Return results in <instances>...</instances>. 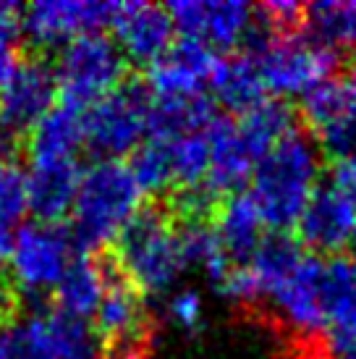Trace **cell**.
Masks as SVG:
<instances>
[{
    "mask_svg": "<svg viewBox=\"0 0 356 359\" xmlns=\"http://www.w3.org/2000/svg\"><path fill=\"white\" fill-rule=\"evenodd\" d=\"M312 134L294 129L259 160L249 181V197L270 231H296L309 200L320 189L322 155Z\"/></svg>",
    "mask_w": 356,
    "mask_h": 359,
    "instance_id": "6da1fadb",
    "label": "cell"
},
{
    "mask_svg": "<svg viewBox=\"0 0 356 359\" xmlns=\"http://www.w3.org/2000/svg\"><path fill=\"white\" fill-rule=\"evenodd\" d=\"M144 208V191L123 160H97L81 173L74 202V244L95 255L116 244Z\"/></svg>",
    "mask_w": 356,
    "mask_h": 359,
    "instance_id": "7a4b0ae2",
    "label": "cell"
},
{
    "mask_svg": "<svg viewBox=\"0 0 356 359\" xmlns=\"http://www.w3.org/2000/svg\"><path fill=\"white\" fill-rule=\"evenodd\" d=\"M247 45V53L257 60L265 92L275 100H304L320 84L333 79L341 60L336 50L320 45L309 34H275L259 19Z\"/></svg>",
    "mask_w": 356,
    "mask_h": 359,
    "instance_id": "3957f363",
    "label": "cell"
},
{
    "mask_svg": "<svg viewBox=\"0 0 356 359\" xmlns=\"http://www.w3.org/2000/svg\"><path fill=\"white\" fill-rule=\"evenodd\" d=\"M113 259L142 297L168 291L186 268L176 239V226L160 208H142L116 241Z\"/></svg>",
    "mask_w": 356,
    "mask_h": 359,
    "instance_id": "277c9868",
    "label": "cell"
},
{
    "mask_svg": "<svg viewBox=\"0 0 356 359\" xmlns=\"http://www.w3.org/2000/svg\"><path fill=\"white\" fill-rule=\"evenodd\" d=\"M126 58L118 42L97 34H84L63 45L55 66L60 100L71 108L89 110L123 84Z\"/></svg>",
    "mask_w": 356,
    "mask_h": 359,
    "instance_id": "5b68a950",
    "label": "cell"
},
{
    "mask_svg": "<svg viewBox=\"0 0 356 359\" xmlns=\"http://www.w3.org/2000/svg\"><path fill=\"white\" fill-rule=\"evenodd\" d=\"M152 92L147 81H123L108 97L84 110V137L100 160H121L134 152L149 137Z\"/></svg>",
    "mask_w": 356,
    "mask_h": 359,
    "instance_id": "8992f818",
    "label": "cell"
},
{
    "mask_svg": "<svg viewBox=\"0 0 356 359\" xmlns=\"http://www.w3.org/2000/svg\"><path fill=\"white\" fill-rule=\"evenodd\" d=\"M74 236L58 223H29L16 233L11 252V273L21 289L40 297L66 276L74 262Z\"/></svg>",
    "mask_w": 356,
    "mask_h": 359,
    "instance_id": "52a82bcc",
    "label": "cell"
},
{
    "mask_svg": "<svg viewBox=\"0 0 356 359\" xmlns=\"http://www.w3.org/2000/svg\"><path fill=\"white\" fill-rule=\"evenodd\" d=\"M165 8L181 37L205 42L215 53L249 42L257 27V8L238 0H181Z\"/></svg>",
    "mask_w": 356,
    "mask_h": 359,
    "instance_id": "ba28073f",
    "label": "cell"
},
{
    "mask_svg": "<svg viewBox=\"0 0 356 359\" xmlns=\"http://www.w3.org/2000/svg\"><path fill=\"white\" fill-rule=\"evenodd\" d=\"M95 328L108 346V359H139L142 344L149 336V315L144 297L121 273L110 255L108 291L95 312Z\"/></svg>",
    "mask_w": 356,
    "mask_h": 359,
    "instance_id": "9c48e42d",
    "label": "cell"
},
{
    "mask_svg": "<svg viewBox=\"0 0 356 359\" xmlns=\"http://www.w3.org/2000/svg\"><path fill=\"white\" fill-rule=\"evenodd\" d=\"M121 3H95V0H40L24 8L21 34H27L32 45L53 48L97 34L105 27H113Z\"/></svg>",
    "mask_w": 356,
    "mask_h": 359,
    "instance_id": "30bf717a",
    "label": "cell"
},
{
    "mask_svg": "<svg viewBox=\"0 0 356 359\" xmlns=\"http://www.w3.org/2000/svg\"><path fill=\"white\" fill-rule=\"evenodd\" d=\"M325 257L304 255L280 286L270 294V304L288 328L304 339L325 336Z\"/></svg>",
    "mask_w": 356,
    "mask_h": 359,
    "instance_id": "8fae6325",
    "label": "cell"
},
{
    "mask_svg": "<svg viewBox=\"0 0 356 359\" xmlns=\"http://www.w3.org/2000/svg\"><path fill=\"white\" fill-rule=\"evenodd\" d=\"M218 63L220 53L207 48L205 42L181 37L149 69L147 87L152 92V100H189L207 95Z\"/></svg>",
    "mask_w": 356,
    "mask_h": 359,
    "instance_id": "7c38bea8",
    "label": "cell"
},
{
    "mask_svg": "<svg viewBox=\"0 0 356 359\" xmlns=\"http://www.w3.org/2000/svg\"><path fill=\"white\" fill-rule=\"evenodd\" d=\"M55 69L40 58L24 60L13 81L0 92V121L13 131V137L32 131L55 108Z\"/></svg>",
    "mask_w": 356,
    "mask_h": 359,
    "instance_id": "4fadbf2b",
    "label": "cell"
},
{
    "mask_svg": "<svg viewBox=\"0 0 356 359\" xmlns=\"http://www.w3.org/2000/svg\"><path fill=\"white\" fill-rule=\"evenodd\" d=\"M113 32L123 58L149 69L176 45V27L168 8L152 3H121Z\"/></svg>",
    "mask_w": 356,
    "mask_h": 359,
    "instance_id": "5bb4252c",
    "label": "cell"
},
{
    "mask_svg": "<svg viewBox=\"0 0 356 359\" xmlns=\"http://www.w3.org/2000/svg\"><path fill=\"white\" fill-rule=\"evenodd\" d=\"M356 229V205L330 184H322L309 200L304 215L296 226V239L301 247L320 257H336L351 241Z\"/></svg>",
    "mask_w": 356,
    "mask_h": 359,
    "instance_id": "9a60e30c",
    "label": "cell"
},
{
    "mask_svg": "<svg viewBox=\"0 0 356 359\" xmlns=\"http://www.w3.org/2000/svg\"><path fill=\"white\" fill-rule=\"evenodd\" d=\"M325 349L341 354L356 346V262L346 255L325 257Z\"/></svg>",
    "mask_w": 356,
    "mask_h": 359,
    "instance_id": "2e32d148",
    "label": "cell"
},
{
    "mask_svg": "<svg viewBox=\"0 0 356 359\" xmlns=\"http://www.w3.org/2000/svg\"><path fill=\"white\" fill-rule=\"evenodd\" d=\"M212 226L220 239V247L233 265H247L254 257L267 229L249 191H236L220 200L212 215Z\"/></svg>",
    "mask_w": 356,
    "mask_h": 359,
    "instance_id": "e0dca14e",
    "label": "cell"
},
{
    "mask_svg": "<svg viewBox=\"0 0 356 359\" xmlns=\"http://www.w3.org/2000/svg\"><path fill=\"white\" fill-rule=\"evenodd\" d=\"M81 144H87L84 110L58 102L29 131L27 150H29L32 165H45V163H69V160H74Z\"/></svg>",
    "mask_w": 356,
    "mask_h": 359,
    "instance_id": "ac0fdd59",
    "label": "cell"
},
{
    "mask_svg": "<svg viewBox=\"0 0 356 359\" xmlns=\"http://www.w3.org/2000/svg\"><path fill=\"white\" fill-rule=\"evenodd\" d=\"M110 280V255L97 259L95 255H79L69 265L66 276L55 286V309L89 320L97 312L100 302L108 291Z\"/></svg>",
    "mask_w": 356,
    "mask_h": 359,
    "instance_id": "d6986e66",
    "label": "cell"
},
{
    "mask_svg": "<svg viewBox=\"0 0 356 359\" xmlns=\"http://www.w3.org/2000/svg\"><path fill=\"white\" fill-rule=\"evenodd\" d=\"M81 173L84 170H79L76 160L45 163L32 168L29 210L37 215V223H58L69 210H74Z\"/></svg>",
    "mask_w": 356,
    "mask_h": 359,
    "instance_id": "ffe728a7",
    "label": "cell"
},
{
    "mask_svg": "<svg viewBox=\"0 0 356 359\" xmlns=\"http://www.w3.org/2000/svg\"><path fill=\"white\" fill-rule=\"evenodd\" d=\"M210 92L215 95V100L228 108L236 116H244L247 110L257 108L259 102L267 100L265 84L259 76L257 60L249 53L241 55H220V63L212 81H210Z\"/></svg>",
    "mask_w": 356,
    "mask_h": 359,
    "instance_id": "44dd1931",
    "label": "cell"
},
{
    "mask_svg": "<svg viewBox=\"0 0 356 359\" xmlns=\"http://www.w3.org/2000/svg\"><path fill=\"white\" fill-rule=\"evenodd\" d=\"M296 116L286 100H275L267 97L265 102H259L257 108L247 110L244 116L236 118L238 137L244 142V147L249 150V155L257 160L265 158L267 152L273 150L275 144L286 140L291 131L296 129Z\"/></svg>",
    "mask_w": 356,
    "mask_h": 359,
    "instance_id": "7402d4cb",
    "label": "cell"
},
{
    "mask_svg": "<svg viewBox=\"0 0 356 359\" xmlns=\"http://www.w3.org/2000/svg\"><path fill=\"white\" fill-rule=\"evenodd\" d=\"M45 320L48 344L55 359H108V346L95 323L53 309Z\"/></svg>",
    "mask_w": 356,
    "mask_h": 359,
    "instance_id": "603a6c76",
    "label": "cell"
},
{
    "mask_svg": "<svg viewBox=\"0 0 356 359\" xmlns=\"http://www.w3.org/2000/svg\"><path fill=\"white\" fill-rule=\"evenodd\" d=\"M304 255L307 252H304L301 241L294 233H283V231H270V233H265L259 250L247 262L249 268H252V273H254V278L259 280V289L265 294V302L291 276V270L301 262Z\"/></svg>",
    "mask_w": 356,
    "mask_h": 359,
    "instance_id": "cb8c5ba5",
    "label": "cell"
},
{
    "mask_svg": "<svg viewBox=\"0 0 356 359\" xmlns=\"http://www.w3.org/2000/svg\"><path fill=\"white\" fill-rule=\"evenodd\" d=\"M307 34L338 55L343 50L356 53V3L322 0L304 11Z\"/></svg>",
    "mask_w": 356,
    "mask_h": 359,
    "instance_id": "d4e9b609",
    "label": "cell"
},
{
    "mask_svg": "<svg viewBox=\"0 0 356 359\" xmlns=\"http://www.w3.org/2000/svg\"><path fill=\"white\" fill-rule=\"evenodd\" d=\"M158 140V137H155ZM173 160V181L176 191L202 189L210 173V142L205 131H191L184 137L168 140Z\"/></svg>",
    "mask_w": 356,
    "mask_h": 359,
    "instance_id": "484cf974",
    "label": "cell"
},
{
    "mask_svg": "<svg viewBox=\"0 0 356 359\" xmlns=\"http://www.w3.org/2000/svg\"><path fill=\"white\" fill-rule=\"evenodd\" d=\"M0 359H55L48 344L45 320L11 318L0 323Z\"/></svg>",
    "mask_w": 356,
    "mask_h": 359,
    "instance_id": "4316f807",
    "label": "cell"
},
{
    "mask_svg": "<svg viewBox=\"0 0 356 359\" xmlns=\"http://www.w3.org/2000/svg\"><path fill=\"white\" fill-rule=\"evenodd\" d=\"M131 173L137 179L139 189L144 194H163L168 189H176L173 181V160H170V144L168 140H155L149 137L129 163Z\"/></svg>",
    "mask_w": 356,
    "mask_h": 359,
    "instance_id": "83f0119b",
    "label": "cell"
},
{
    "mask_svg": "<svg viewBox=\"0 0 356 359\" xmlns=\"http://www.w3.org/2000/svg\"><path fill=\"white\" fill-rule=\"evenodd\" d=\"M351 105H354V100H351L346 81L330 79L301 100V113H304V121L315 137L322 129H327L330 123H336L338 118H343L351 110Z\"/></svg>",
    "mask_w": 356,
    "mask_h": 359,
    "instance_id": "f1b7e54d",
    "label": "cell"
},
{
    "mask_svg": "<svg viewBox=\"0 0 356 359\" xmlns=\"http://www.w3.org/2000/svg\"><path fill=\"white\" fill-rule=\"evenodd\" d=\"M29 212V173L19 163H0V226H16Z\"/></svg>",
    "mask_w": 356,
    "mask_h": 359,
    "instance_id": "f546056e",
    "label": "cell"
},
{
    "mask_svg": "<svg viewBox=\"0 0 356 359\" xmlns=\"http://www.w3.org/2000/svg\"><path fill=\"white\" fill-rule=\"evenodd\" d=\"M218 291L231 304H238V307H259V304H265V294L259 289V280L254 278L249 265H233V270L218 286Z\"/></svg>",
    "mask_w": 356,
    "mask_h": 359,
    "instance_id": "4dcf8cb0",
    "label": "cell"
},
{
    "mask_svg": "<svg viewBox=\"0 0 356 359\" xmlns=\"http://www.w3.org/2000/svg\"><path fill=\"white\" fill-rule=\"evenodd\" d=\"M168 318L186 333H197L205 320V302L199 297V291L184 289L173 294L168 302Z\"/></svg>",
    "mask_w": 356,
    "mask_h": 359,
    "instance_id": "1f68e13d",
    "label": "cell"
},
{
    "mask_svg": "<svg viewBox=\"0 0 356 359\" xmlns=\"http://www.w3.org/2000/svg\"><path fill=\"white\" fill-rule=\"evenodd\" d=\"M325 184H330L333 189L341 191L343 197H348L356 205V158L333 160Z\"/></svg>",
    "mask_w": 356,
    "mask_h": 359,
    "instance_id": "d6a6232c",
    "label": "cell"
},
{
    "mask_svg": "<svg viewBox=\"0 0 356 359\" xmlns=\"http://www.w3.org/2000/svg\"><path fill=\"white\" fill-rule=\"evenodd\" d=\"M21 55H19V45L16 40H3L0 37V92L8 87L13 76L19 74L21 69Z\"/></svg>",
    "mask_w": 356,
    "mask_h": 359,
    "instance_id": "836d02e7",
    "label": "cell"
},
{
    "mask_svg": "<svg viewBox=\"0 0 356 359\" xmlns=\"http://www.w3.org/2000/svg\"><path fill=\"white\" fill-rule=\"evenodd\" d=\"M13 233H11V229H6V226H0V268L6 265V262H11V252H13Z\"/></svg>",
    "mask_w": 356,
    "mask_h": 359,
    "instance_id": "e575fe53",
    "label": "cell"
},
{
    "mask_svg": "<svg viewBox=\"0 0 356 359\" xmlns=\"http://www.w3.org/2000/svg\"><path fill=\"white\" fill-rule=\"evenodd\" d=\"M11 150H13V131L0 121V163H6V160H8Z\"/></svg>",
    "mask_w": 356,
    "mask_h": 359,
    "instance_id": "d590c367",
    "label": "cell"
},
{
    "mask_svg": "<svg viewBox=\"0 0 356 359\" xmlns=\"http://www.w3.org/2000/svg\"><path fill=\"white\" fill-rule=\"evenodd\" d=\"M346 87H348V92H351V97H354V102H356V66L351 69V74H348Z\"/></svg>",
    "mask_w": 356,
    "mask_h": 359,
    "instance_id": "8d00e7d4",
    "label": "cell"
},
{
    "mask_svg": "<svg viewBox=\"0 0 356 359\" xmlns=\"http://www.w3.org/2000/svg\"><path fill=\"white\" fill-rule=\"evenodd\" d=\"M346 250H348V257H351L356 262V229H354V233H351V241H348Z\"/></svg>",
    "mask_w": 356,
    "mask_h": 359,
    "instance_id": "74e56055",
    "label": "cell"
}]
</instances>
